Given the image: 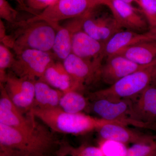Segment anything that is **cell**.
Here are the masks:
<instances>
[{
  "mask_svg": "<svg viewBox=\"0 0 156 156\" xmlns=\"http://www.w3.org/2000/svg\"><path fill=\"white\" fill-rule=\"evenodd\" d=\"M105 45L80 29L73 36L72 53L83 59L102 62L105 57Z\"/></svg>",
  "mask_w": 156,
  "mask_h": 156,
  "instance_id": "15",
  "label": "cell"
},
{
  "mask_svg": "<svg viewBox=\"0 0 156 156\" xmlns=\"http://www.w3.org/2000/svg\"><path fill=\"white\" fill-rule=\"evenodd\" d=\"M121 1L126 2L128 3V4H131V5L132 3L135 2L136 3L137 5H139V1L138 0H121Z\"/></svg>",
  "mask_w": 156,
  "mask_h": 156,
  "instance_id": "34",
  "label": "cell"
},
{
  "mask_svg": "<svg viewBox=\"0 0 156 156\" xmlns=\"http://www.w3.org/2000/svg\"><path fill=\"white\" fill-rule=\"evenodd\" d=\"M138 5L146 19L148 31L156 36V0H139Z\"/></svg>",
  "mask_w": 156,
  "mask_h": 156,
  "instance_id": "23",
  "label": "cell"
},
{
  "mask_svg": "<svg viewBox=\"0 0 156 156\" xmlns=\"http://www.w3.org/2000/svg\"><path fill=\"white\" fill-rule=\"evenodd\" d=\"M122 29L112 15L97 17L94 15L93 10L84 15L83 30L92 37L104 44Z\"/></svg>",
  "mask_w": 156,
  "mask_h": 156,
  "instance_id": "12",
  "label": "cell"
},
{
  "mask_svg": "<svg viewBox=\"0 0 156 156\" xmlns=\"http://www.w3.org/2000/svg\"><path fill=\"white\" fill-rule=\"evenodd\" d=\"M11 69L19 77L35 81L43 77L49 65L53 61L49 52L26 49L16 54Z\"/></svg>",
  "mask_w": 156,
  "mask_h": 156,
  "instance_id": "6",
  "label": "cell"
},
{
  "mask_svg": "<svg viewBox=\"0 0 156 156\" xmlns=\"http://www.w3.org/2000/svg\"><path fill=\"white\" fill-rule=\"evenodd\" d=\"M126 145L115 140L101 139L98 147L105 156H126L128 149Z\"/></svg>",
  "mask_w": 156,
  "mask_h": 156,
  "instance_id": "24",
  "label": "cell"
},
{
  "mask_svg": "<svg viewBox=\"0 0 156 156\" xmlns=\"http://www.w3.org/2000/svg\"><path fill=\"white\" fill-rule=\"evenodd\" d=\"M51 87L64 93L75 91L71 78L63 66L59 62L53 61L47 68L43 77L40 80Z\"/></svg>",
  "mask_w": 156,
  "mask_h": 156,
  "instance_id": "19",
  "label": "cell"
},
{
  "mask_svg": "<svg viewBox=\"0 0 156 156\" xmlns=\"http://www.w3.org/2000/svg\"><path fill=\"white\" fill-rule=\"evenodd\" d=\"M33 115L28 112L23 115L8 95L4 84L0 83V124L13 128L26 130L34 128L37 123Z\"/></svg>",
  "mask_w": 156,
  "mask_h": 156,
  "instance_id": "10",
  "label": "cell"
},
{
  "mask_svg": "<svg viewBox=\"0 0 156 156\" xmlns=\"http://www.w3.org/2000/svg\"><path fill=\"white\" fill-rule=\"evenodd\" d=\"M84 15L71 19L64 26L59 25L56 29L52 50L59 59L63 60L72 53L73 36L76 32L82 29Z\"/></svg>",
  "mask_w": 156,
  "mask_h": 156,
  "instance_id": "18",
  "label": "cell"
},
{
  "mask_svg": "<svg viewBox=\"0 0 156 156\" xmlns=\"http://www.w3.org/2000/svg\"><path fill=\"white\" fill-rule=\"evenodd\" d=\"M94 1H97L98 2L100 3L101 5H105V0H94Z\"/></svg>",
  "mask_w": 156,
  "mask_h": 156,
  "instance_id": "35",
  "label": "cell"
},
{
  "mask_svg": "<svg viewBox=\"0 0 156 156\" xmlns=\"http://www.w3.org/2000/svg\"><path fill=\"white\" fill-rule=\"evenodd\" d=\"M56 0H24L27 11L38 15L52 5Z\"/></svg>",
  "mask_w": 156,
  "mask_h": 156,
  "instance_id": "29",
  "label": "cell"
},
{
  "mask_svg": "<svg viewBox=\"0 0 156 156\" xmlns=\"http://www.w3.org/2000/svg\"><path fill=\"white\" fill-rule=\"evenodd\" d=\"M137 96L133 101L131 119L156 126V83Z\"/></svg>",
  "mask_w": 156,
  "mask_h": 156,
  "instance_id": "14",
  "label": "cell"
},
{
  "mask_svg": "<svg viewBox=\"0 0 156 156\" xmlns=\"http://www.w3.org/2000/svg\"><path fill=\"white\" fill-rule=\"evenodd\" d=\"M101 4L94 0H56L47 9L26 22L46 21L56 29L62 20L80 17L93 11Z\"/></svg>",
  "mask_w": 156,
  "mask_h": 156,
  "instance_id": "5",
  "label": "cell"
},
{
  "mask_svg": "<svg viewBox=\"0 0 156 156\" xmlns=\"http://www.w3.org/2000/svg\"><path fill=\"white\" fill-rule=\"evenodd\" d=\"M15 56L10 48L2 44H0V81L4 83L8 73L6 70L11 69L15 61Z\"/></svg>",
  "mask_w": 156,
  "mask_h": 156,
  "instance_id": "25",
  "label": "cell"
},
{
  "mask_svg": "<svg viewBox=\"0 0 156 156\" xmlns=\"http://www.w3.org/2000/svg\"><path fill=\"white\" fill-rule=\"evenodd\" d=\"M66 146L71 156H105L99 147L82 145L74 147L66 142Z\"/></svg>",
  "mask_w": 156,
  "mask_h": 156,
  "instance_id": "27",
  "label": "cell"
},
{
  "mask_svg": "<svg viewBox=\"0 0 156 156\" xmlns=\"http://www.w3.org/2000/svg\"><path fill=\"white\" fill-rule=\"evenodd\" d=\"M140 65L156 61V40L142 42L125 49L119 54Z\"/></svg>",
  "mask_w": 156,
  "mask_h": 156,
  "instance_id": "21",
  "label": "cell"
},
{
  "mask_svg": "<svg viewBox=\"0 0 156 156\" xmlns=\"http://www.w3.org/2000/svg\"><path fill=\"white\" fill-rule=\"evenodd\" d=\"M156 40V36L147 31L138 33L130 30H122L115 34L105 44V57L119 54L129 47L142 42Z\"/></svg>",
  "mask_w": 156,
  "mask_h": 156,
  "instance_id": "17",
  "label": "cell"
},
{
  "mask_svg": "<svg viewBox=\"0 0 156 156\" xmlns=\"http://www.w3.org/2000/svg\"><path fill=\"white\" fill-rule=\"evenodd\" d=\"M105 5L122 28L138 33L148 30L146 19L142 11L121 0H105Z\"/></svg>",
  "mask_w": 156,
  "mask_h": 156,
  "instance_id": "9",
  "label": "cell"
},
{
  "mask_svg": "<svg viewBox=\"0 0 156 156\" xmlns=\"http://www.w3.org/2000/svg\"><path fill=\"white\" fill-rule=\"evenodd\" d=\"M0 41L1 44L12 49L14 47V40L12 35H9L6 33L5 27L2 19L0 20Z\"/></svg>",
  "mask_w": 156,
  "mask_h": 156,
  "instance_id": "30",
  "label": "cell"
},
{
  "mask_svg": "<svg viewBox=\"0 0 156 156\" xmlns=\"http://www.w3.org/2000/svg\"><path fill=\"white\" fill-rule=\"evenodd\" d=\"M53 132L38 122L34 128L26 130L0 124V146L33 156H56L61 141Z\"/></svg>",
  "mask_w": 156,
  "mask_h": 156,
  "instance_id": "1",
  "label": "cell"
},
{
  "mask_svg": "<svg viewBox=\"0 0 156 156\" xmlns=\"http://www.w3.org/2000/svg\"><path fill=\"white\" fill-rule=\"evenodd\" d=\"M16 1L18 5L21 8V9L23 10H24V11H27L26 7L25 6V2H24V0H14Z\"/></svg>",
  "mask_w": 156,
  "mask_h": 156,
  "instance_id": "33",
  "label": "cell"
},
{
  "mask_svg": "<svg viewBox=\"0 0 156 156\" xmlns=\"http://www.w3.org/2000/svg\"><path fill=\"white\" fill-rule=\"evenodd\" d=\"M0 156H33L11 148L0 146Z\"/></svg>",
  "mask_w": 156,
  "mask_h": 156,
  "instance_id": "31",
  "label": "cell"
},
{
  "mask_svg": "<svg viewBox=\"0 0 156 156\" xmlns=\"http://www.w3.org/2000/svg\"><path fill=\"white\" fill-rule=\"evenodd\" d=\"M35 82L19 77L11 73H8L3 83L10 99L22 111L29 112L32 108L34 100Z\"/></svg>",
  "mask_w": 156,
  "mask_h": 156,
  "instance_id": "11",
  "label": "cell"
},
{
  "mask_svg": "<svg viewBox=\"0 0 156 156\" xmlns=\"http://www.w3.org/2000/svg\"><path fill=\"white\" fill-rule=\"evenodd\" d=\"M126 156H156V137L148 142L133 144L128 148Z\"/></svg>",
  "mask_w": 156,
  "mask_h": 156,
  "instance_id": "26",
  "label": "cell"
},
{
  "mask_svg": "<svg viewBox=\"0 0 156 156\" xmlns=\"http://www.w3.org/2000/svg\"><path fill=\"white\" fill-rule=\"evenodd\" d=\"M97 130L101 139L111 140L126 144L147 142L156 137V135L142 133L118 124H108Z\"/></svg>",
  "mask_w": 156,
  "mask_h": 156,
  "instance_id": "16",
  "label": "cell"
},
{
  "mask_svg": "<svg viewBox=\"0 0 156 156\" xmlns=\"http://www.w3.org/2000/svg\"><path fill=\"white\" fill-rule=\"evenodd\" d=\"M106 58L105 63L101 67L99 79L109 86L144 66L136 64L120 54Z\"/></svg>",
  "mask_w": 156,
  "mask_h": 156,
  "instance_id": "13",
  "label": "cell"
},
{
  "mask_svg": "<svg viewBox=\"0 0 156 156\" xmlns=\"http://www.w3.org/2000/svg\"><path fill=\"white\" fill-rule=\"evenodd\" d=\"M88 106L87 98L79 91L74 90L63 93L58 106L65 112L70 113H82Z\"/></svg>",
  "mask_w": 156,
  "mask_h": 156,
  "instance_id": "22",
  "label": "cell"
},
{
  "mask_svg": "<svg viewBox=\"0 0 156 156\" xmlns=\"http://www.w3.org/2000/svg\"><path fill=\"white\" fill-rule=\"evenodd\" d=\"M138 1H139V0H138Z\"/></svg>",
  "mask_w": 156,
  "mask_h": 156,
  "instance_id": "36",
  "label": "cell"
},
{
  "mask_svg": "<svg viewBox=\"0 0 156 156\" xmlns=\"http://www.w3.org/2000/svg\"><path fill=\"white\" fill-rule=\"evenodd\" d=\"M52 131L62 134L80 135L98 130L108 124L127 126L120 121H110L88 115L83 113H70L59 107L42 109L32 108L29 111Z\"/></svg>",
  "mask_w": 156,
  "mask_h": 156,
  "instance_id": "2",
  "label": "cell"
},
{
  "mask_svg": "<svg viewBox=\"0 0 156 156\" xmlns=\"http://www.w3.org/2000/svg\"><path fill=\"white\" fill-rule=\"evenodd\" d=\"M133 101L131 98L119 100L98 99L93 101L92 112L98 118L110 121H120L128 126L156 131L155 126L141 122L131 119Z\"/></svg>",
  "mask_w": 156,
  "mask_h": 156,
  "instance_id": "7",
  "label": "cell"
},
{
  "mask_svg": "<svg viewBox=\"0 0 156 156\" xmlns=\"http://www.w3.org/2000/svg\"><path fill=\"white\" fill-rule=\"evenodd\" d=\"M20 28L14 36L13 50L15 54L26 49L49 52L52 50L56 29L46 21L19 23Z\"/></svg>",
  "mask_w": 156,
  "mask_h": 156,
  "instance_id": "4",
  "label": "cell"
},
{
  "mask_svg": "<svg viewBox=\"0 0 156 156\" xmlns=\"http://www.w3.org/2000/svg\"><path fill=\"white\" fill-rule=\"evenodd\" d=\"M56 156H71L68 152L65 142H62Z\"/></svg>",
  "mask_w": 156,
  "mask_h": 156,
  "instance_id": "32",
  "label": "cell"
},
{
  "mask_svg": "<svg viewBox=\"0 0 156 156\" xmlns=\"http://www.w3.org/2000/svg\"><path fill=\"white\" fill-rule=\"evenodd\" d=\"M63 66L72 80L75 91L80 92L85 84L99 77L102 62L90 61L71 53L63 60Z\"/></svg>",
  "mask_w": 156,
  "mask_h": 156,
  "instance_id": "8",
  "label": "cell"
},
{
  "mask_svg": "<svg viewBox=\"0 0 156 156\" xmlns=\"http://www.w3.org/2000/svg\"><path fill=\"white\" fill-rule=\"evenodd\" d=\"M34 85V100L32 108L48 109L59 106L63 92L41 80L36 81Z\"/></svg>",
  "mask_w": 156,
  "mask_h": 156,
  "instance_id": "20",
  "label": "cell"
},
{
  "mask_svg": "<svg viewBox=\"0 0 156 156\" xmlns=\"http://www.w3.org/2000/svg\"><path fill=\"white\" fill-rule=\"evenodd\" d=\"M18 12L10 5L8 0H0V17L10 23L16 24Z\"/></svg>",
  "mask_w": 156,
  "mask_h": 156,
  "instance_id": "28",
  "label": "cell"
},
{
  "mask_svg": "<svg viewBox=\"0 0 156 156\" xmlns=\"http://www.w3.org/2000/svg\"><path fill=\"white\" fill-rule=\"evenodd\" d=\"M156 83V61L144 66L107 88L92 92L91 99L119 100L132 98Z\"/></svg>",
  "mask_w": 156,
  "mask_h": 156,
  "instance_id": "3",
  "label": "cell"
}]
</instances>
